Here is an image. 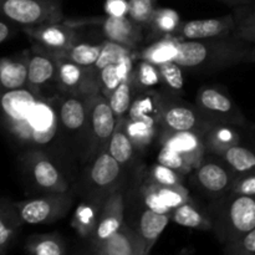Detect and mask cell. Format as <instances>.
<instances>
[{
    "label": "cell",
    "mask_w": 255,
    "mask_h": 255,
    "mask_svg": "<svg viewBox=\"0 0 255 255\" xmlns=\"http://www.w3.org/2000/svg\"><path fill=\"white\" fill-rule=\"evenodd\" d=\"M171 214L172 213H158V212H154L149 208H147L141 214L137 233H138L139 238L143 243L146 254L149 253L152 247L158 241L161 234L168 226V222L171 221Z\"/></svg>",
    "instance_id": "obj_20"
},
{
    "label": "cell",
    "mask_w": 255,
    "mask_h": 255,
    "mask_svg": "<svg viewBox=\"0 0 255 255\" xmlns=\"http://www.w3.org/2000/svg\"><path fill=\"white\" fill-rule=\"evenodd\" d=\"M57 75V57L52 52L37 47L29 52L27 64V89L40 95V89L46 86Z\"/></svg>",
    "instance_id": "obj_11"
},
{
    "label": "cell",
    "mask_w": 255,
    "mask_h": 255,
    "mask_svg": "<svg viewBox=\"0 0 255 255\" xmlns=\"http://www.w3.org/2000/svg\"><path fill=\"white\" fill-rule=\"evenodd\" d=\"M99 85L100 91L109 97L115 89L121 84L124 80L128 79L132 75V61L131 56H127L121 62L116 65H109L104 69L99 70Z\"/></svg>",
    "instance_id": "obj_24"
},
{
    "label": "cell",
    "mask_w": 255,
    "mask_h": 255,
    "mask_svg": "<svg viewBox=\"0 0 255 255\" xmlns=\"http://www.w3.org/2000/svg\"><path fill=\"white\" fill-rule=\"evenodd\" d=\"M121 164L105 149L100 152L90 167L89 177L99 188H107L116 183L121 176Z\"/></svg>",
    "instance_id": "obj_22"
},
{
    "label": "cell",
    "mask_w": 255,
    "mask_h": 255,
    "mask_svg": "<svg viewBox=\"0 0 255 255\" xmlns=\"http://www.w3.org/2000/svg\"><path fill=\"white\" fill-rule=\"evenodd\" d=\"M117 119L109 104L107 97L101 91L90 95L89 97V127L96 148L105 151L112 133L116 129Z\"/></svg>",
    "instance_id": "obj_7"
},
{
    "label": "cell",
    "mask_w": 255,
    "mask_h": 255,
    "mask_svg": "<svg viewBox=\"0 0 255 255\" xmlns=\"http://www.w3.org/2000/svg\"><path fill=\"white\" fill-rule=\"evenodd\" d=\"M132 82L131 77L124 80L116 89L112 91V94L107 97L109 104L116 116L117 121L127 117L129 109L132 105Z\"/></svg>",
    "instance_id": "obj_32"
},
{
    "label": "cell",
    "mask_w": 255,
    "mask_h": 255,
    "mask_svg": "<svg viewBox=\"0 0 255 255\" xmlns=\"http://www.w3.org/2000/svg\"><path fill=\"white\" fill-rule=\"evenodd\" d=\"M56 81L62 91L81 95H92L100 91L99 76L90 74L94 67H82L60 55H56Z\"/></svg>",
    "instance_id": "obj_8"
},
{
    "label": "cell",
    "mask_w": 255,
    "mask_h": 255,
    "mask_svg": "<svg viewBox=\"0 0 255 255\" xmlns=\"http://www.w3.org/2000/svg\"><path fill=\"white\" fill-rule=\"evenodd\" d=\"M226 163L234 171V173L246 174L255 171V152L247 147L232 144L222 151Z\"/></svg>",
    "instance_id": "obj_28"
},
{
    "label": "cell",
    "mask_w": 255,
    "mask_h": 255,
    "mask_svg": "<svg viewBox=\"0 0 255 255\" xmlns=\"http://www.w3.org/2000/svg\"><path fill=\"white\" fill-rule=\"evenodd\" d=\"M236 22L233 15L213 19L191 20L179 24L172 36L179 40H206L213 37H226L234 34Z\"/></svg>",
    "instance_id": "obj_10"
},
{
    "label": "cell",
    "mask_w": 255,
    "mask_h": 255,
    "mask_svg": "<svg viewBox=\"0 0 255 255\" xmlns=\"http://www.w3.org/2000/svg\"><path fill=\"white\" fill-rule=\"evenodd\" d=\"M125 128L131 137L134 147H146L154 136L153 119H124Z\"/></svg>",
    "instance_id": "obj_33"
},
{
    "label": "cell",
    "mask_w": 255,
    "mask_h": 255,
    "mask_svg": "<svg viewBox=\"0 0 255 255\" xmlns=\"http://www.w3.org/2000/svg\"><path fill=\"white\" fill-rule=\"evenodd\" d=\"M29 52L20 56L0 59V91L24 89L27 86Z\"/></svg>",
    "instance_id": "obj_18"
},
{
    "label": "cell",
    "mask_w": 255,
    "mask_h": 255,
    "mask_svg": "<svg viewBox=\"0 0 255 255\" xmlns=\"http://www.w3.org/2000/svg\"><path fill=\"white\" fill-rule=\"evenodd\" d=\"M25 251L32 255H64L66 247L57 234H36L27 239Z\"/></svg>",
    "instance_id": "obj_27"
},
{
    "label": "cell",
    "mask_w": 255,
    "mask_h": 255,
    "mask_svg": "<svg viewBox=\"0 0 255 255\" xmlns=\"http://www.w3.org/2000/svg\"><path fill=\"white\" fill-rule=\"evenodd\" d=\"M142 25L137 24L127 15L124 16H112L109 15L104 20L102 29L107 40L121 44L124 46L134 47L142 40Z\"/></svg>",
    "instance_id": "obj_17"
},
{
    "label": "cell",
    "mask_w": 255,
    "mask_h": 255,
    "mask_svg": "<svg viewBox=\"0 0 255 255\" xmlns=\"http://www.w3.org/2000/svg\"><path fill=\"white\" fill-rule=\"evenodd\" d=\"M154 2L156 0H127V16L142 26L151 25L156 12Z\"/></svg>",
    "instance_id": "obj_35"
},
{
    "label": "cell",
    "mask_w": 255,
    "mask_h": 255,
    "mask_svg": "<svg viewBox=\"0 0 255 255\" xmlns=\"http://www.w3.org/2000/svg\"><path fill=\"white\" fill-rule=\"evenodd\" d=\"M127 56H129L128 47L111 41V40H107L106 42L102 44L101 54H100L99 60L95 65V69L99 71V70L104 69L105 66H109V65H116L124 59H126Z\"/></svg>",
    "instance_id": "obj_34"
},
{
    "label": "cell",
    "mask_w": 255,
    "mask_h": 255,
    "mask_svg": "<svg viewBox=\"0 0 255 255\" xmlns=\"http://www.w3.org/2000/svg\"><path fill=\"white\" fill-rule=\"evenodd\" d=\"M236 178L231 167L227 168L216 162H204L196 173L199 187L211 194H224L231 191Z\"/></svg>",
    "instance_id": "obj_16"
},
{
    "label": "cell",
    "mask_w": 255,
    "mask_h": 255,
    "mask_svg": "<svg viewBox=\"0 0 255 255\" xmlns=\"http://www.w3.org/2000/svg\"><path fill=\"white\" fill-rule=\"evenodd\" d=\"M0 15L22 29L64 20L59 0H0Z\"/></svg>",
    "instance_id": "obj_3"
},
{
    "label": "cell",
    "mask_w": 255,
    "mask_h": 255,
    "mask_svg": "<svg viewBox=\"0 0 255 255\" xmlns=\"http://www.w3.org/2000/svg\"><path fill=\"white\" fill-rule=\"evenodd\" d=\"M95 252L101 255H146L137 231L122 227L101 242H95Z\"/></svg>",
    "instance_id": "obj_13"
},
{
    "label": "cell",
    "mask_w": 255,
    "mask_h": 255,
    "mask_svg": "<svg viewBox=\"0 0 255 255\" xmlns=\"http://www.w3.org/2000/svg\"><path fill=\"white\" fill-rule=\"evenodd\" d=\"M25 176L36 188L47 193H64L69 186L61 172L39 149H27L21 157Z\"/></svg>",
    "instance_id": "obj_6"
},
{
    "label": "cell",
    "mask_w": 255,
    "mask_h": 255,
    "mask_svg": "<svg viewBox=\"0 0 255 255\" xmlns=\"http://www.w3.org/2000/svg\"><path fill=\"white\" fill-rule=\"evenodd\" d=\"M125 202L121 192L116 191L110 196L100 212L94 229V241L101 242L109 238L124 227Z\"/></svg>",
    "instance_id": "obj_15"
},
{
    "label": "cell",
    "mask_w": 255,
    "mask_h": 255,
    "mask_svg": "<svg viewBox=\"0 0 255 255\" xmlns=\"http://www.w3.org/2000/svg\"><path fill=\"white\" fill-rule=\"evenodd\" d=\"M22 222L15 204L6 198H0V255L14 246Z\"/></svg>",
    "instance_id": "obj_21"
},
{
    "label": "cell",
    "mask_w": 255,
    "mask_h": 255,
    "mask_svg": "<svg viewBox=\"0 0 255 255\" xmlns=\"http://www.w3.org/2000/svg\"><path fill=\"white\" fill-rule=\"evenodd\" d=\"M152 110H153V101L151 97H139L132 102L131 109L127 114V119H152Z\"/></svg>",
    "instance_id": "obj_43"
},
{
    "label": "cell",
    "mask_w": 255,
    "mask_h": 255,
    "mask_svg": "<svg viewBox=\"0 0 255 255\" xmlns=\"http://www.w3.org/2000/svg\"><path fill=\"white\" fill-rule=\"evenodd\" d=\"M197 105L206 114L221 117L226 121L239 122L243 116L229 96L214 87H202L197 94Z\"/></svg>",
    "instance_id": "obj_14"
},
{
    "label": "cell",
    "mask_w": 255,
    "mask_h": 255,
    "mask_svg": "<svg viewBox=\"0 0 255 255\" xmlns=\"http://www.w3.org/2000/svg\"><path fill=\"white\" fill-rule=\"evenodd\" d=\"M54 107L27 87L0 91V131L26 149L49 144L59 129Z\"/></svg>",
    "instance_id": "obj_1"
},
{
    "label": "cell",
    "mask_w": 255,
    "mask_h": 255,
    "mask_svg": "<svg viewBox=\"0 0 255 255\" xmlns=\"http://www.w3.org/2000/svg\"><path fill=\"white\" fill-rule=\"evenodd\" d=\"M15 208L24 224H46L61 219L72 206V197L64 193H47L39 198L15 202Z\"/></svg>",
    "instance_id": "obj_4"
},
{
    "label": "cell",
    "mask_w": 255,
    "mask_h": 255,
    "mask_svg": "<svg viewBox=\"0 0 255 255\" xmlns=\"http://www.w3.org/2000/svg\"><path fill=\"white\" fill-rule=\"evenodd\" d=\"M152 178L154 183L161 186H178L182 184L181 173L169 167L158 163L152 168Z\"/></svg>",
    "instance_id": "obj_42"
},
{
    "label": "cell",
    "mask_w": 255,
    "mask_h": 255,
    "mask_svg": "<svg viewBox=\"0 0 255 255\" xmlns=\"http://www.w3.org/2000/svg\"><path fill=\"white\" fill-rule=\"evenodd\" d=\"M151 25H154V26L158 30H161V31L173 34L177 30V27L179 26L178 14L174 12L173 10L168 9L156 10Z\"/></svg>",
    "instance_id": "obj_41"
},
{
    "label": "cell",
    "mask_w": 255,
    "mask_h": 255,
    "mask_svg": "<svg viewBox=\"0 0 255 255\" xmlns=\"http://www.w3.org/2000/svg\"><path fill=\"white\" fill-rule=\"evenodd\" d=\"M127 9L128 5L125 0H107L106 2V11L112 16H124L127 15Z\"/></svg>",
    "instance_id": "obj_46"
},
{
    "label": "cell",
    "mask_w": 255,
    "mask_h": 255,
    "mask_svg": "<svg viewBox=\"0 0 255 255\" xmlns=\"http://www.w3.org/2000/svg\"><path fill=\"white\" fill-rule=\"evenodd\" d=\"M106 151L119 162L121 166L129 163L133 158L134 144L132 142L131 137L127 133L125 128L124 119L117 122L116 129L112 133L109 143H107Z\"/></svg>",
    "instance_id": "obj_25"
},
{
    "label": "cell",
    "mask_w": 255,
    "mask_h": 255,
    "mask_svg": "<svg viewBox=\"0 0 255 255\" xmlns=\"http://www.w3.org/2000/svg\"><path fill=\"white\" fill-rule=\"evenodd\" d=\"M238 136L232 129L226 128V127L216 129L212 134V144H214L216 147L219 146L221 151L232 146V144L238 143Z\"/></svg>",
    "instance_id": "obj_44"
},
{
    "label": "cell",
    "mask_w": 255,
    "mask_h": 255,
    "mask_svg": "<svg viewBox=\"0 0 255 255\" xmlns=\"http://www.w3.org/2000/svg\"><path fill=\"white\" fill-rule=\"evenodd\" d=\"M16 27V24H14L12 21L7 20L6 17L0 15V44L6 41L7 39H10V37L15 34Z\"/></svg>",
    "instance_id": "obj_47"
},
{
    "label": "cell",
    "mask_w": 255,
    "mask_h": 255,
    "mask_svg": "<svg viewBox=\"0 0 255 255\" xmlns=\"http://www.w3.org/2000/svg\"><path fill=\"white\" fill-rule=\"evenodd\" d=\"M24 32L35 42V46L41 47L52 54H60L76 42V32L71 26L61 22L44 24L39 26L24 27Z\"/></svg>",
    "instance_id": "obj_9"
},
{
    "label": "cell",
    "mask_w": 255,
    "mask_h": 255,
    "mask_svg": "<svg viewBox=\"0 0 255 255\" xmlns=\"http://www.w3.org/2000/svg\"><path fill=\"white\" fill-rule=\"evenodd\" d=\"M178 56V40L163 39L154 42L153 45L143 50L141 59L153 65L163 64L167 61H174Z\"/></svg>",
    "instance_id": "obj_31"
},
{
    "label": "cell",
    "mask_w": 255,
    "mask_h": 255,
    "mask_svg": "<svg viewBox=\"0 0 255 255\" xmlns=\"http://www.w3.org/2000/svg\"><path fill=\"white\" fill-rule=\"evenodd\" d=\"M157 159H158V163L169 167V168L174 169L179 173H186L192 168L191 162L188 161V158L184 154L176 151L172 147L167 146V144L162 146Z\"/></svg>",
    "instance_id": "obj_37"
},
{
    "label": "cell",
    "mask_w": 255,
    "mask_h": 255,
    "mask_svg": "<svg viewBox=\"0 0 255 255\" xmlns=\"http://www.w3.org/2000/svg\"><path fill=\"white\" fill-rule=\"evenodd\" d=\"M255 228V196L232 193L224 206L221 234L227 243Z\"/></svg>",
    "instance_id": "obj_5"
},
{
    "label": "cell",
    "mask_w": 255,
    "mask_h": 255,
    "mask_svg": "<svg viewBox=\"0 0 255 255\" xmlns=\"http://www.w3.org/2000/svg\"><path fill=\"white\" fill-rule=\"evenodd\" d=\"M158 67L161 79L164 84L172 90L181 91L184 86L183 74H182V66H179L176 61H167L163 64L157 65Z\"/></svg>",
    "instance_id": "obj_39"
},
{
    "label": "cell",
    "mask_w": 255,
    "mask_h": 255,
    "mask_svg": "<svg viewBox=\"0 0 255 255\" xmlns=\"http://www.w3.org/2000/svg\"><path fill=\"white\" fill-rule=\"evenodd\" d=\"M101 49L102 44L94 45L86 42H75L71 47L56 55H60L82 67H95L101 54Z\"/></svg>",
    "instance_id": "obj_29"
},
{
    "label": "cell",
    "mask_w": 255,
    "mask_h": 255,
    "mask_svg": "<svg viewBox=\"0 0 255 255\" xmlns=\"http://www.w3.org/2000/svg\"><path fill=\"white\" fill-rule=\"evenodd\" d=\"M144 203H146L147 208L152 209L154 212H158V213H172L171 209L163 203V201L158 196L153 186H149L146 193H144Z\"/></svg>",
    "instance_id": "obj_45"
},
{
    "label": "cell",
    "mask_w": 255,
    "mask_h": 255,
    "mask_svg": "<svg viewBox=\"0 0 255 255\" xmlns=\"http://www.w3.org/2000/svg\"><path fill=\"white\" fill-rule=\"evenodd\" d=\"M174 61L182 69L211 72L255 62V45L231 35L206 40H178Z\"/></svg>",
    "instance_id": "obj_2"
},
{
    "label": "cell",
    "mask_w": 255,
    "mask_h": 255,
    "mask_svg": "<svg viewBox=\"0 0 255 255\" xmlns=\"http://www.w3.org/2000/svg\"><path fill=\"white\" fill-rule=\"evenodd\" d=\"M226 246V253L228 254L255 255V228Z\"/></svg>",
    "instance_id": "obj_40"
},
{
    "label": "cell",
    "mask_w": 255,
    "mask_h": 255,
    "mask_svg": "<svg viewBox=\"0 0 255 255\" xmlns=\"http://www.w3.org/2000/svg\"><path fill=\"white\" fill-rule=\"evenodd\" d=\"M89 97L81 94L64 97L57 110L60 126L70 132H80L89 126Z\"/></svg>",
    "instance_id": "obj_12"
},
{
    "label": "cell",
    "mask_w": 255,
    "mask_h": 255,
    "mask_svg": "<svg viewBox=\"0 0 255 255\" xmlns=\"http://www.w3.org/2000/svg\"><path fill=\"white\" fill-rule=\"evenodd\" d=\"M152 186L154 187V189L162 198L163 203L171 211H173L174 208L179 207L181 204L188 202L189 199L188 191L182 184H178V186H161V184L153 183Z\"/></svg>",
    "instance_id": "obj_36"
},
{
    "label": "cell",
    "mask_w": 255,
    "mask_h": 255,
    "mask_svg": "<svg viewBox=\"0 0 255 255\" xmlns=\"http://www.w3.org/2000/svg\"><path fill=\"white\" fill-rule=\"evenodd\" d=\"M163 139V144L172 147L188 158L192 167L201 163L204 152V144L198 132L194 131H171L168 129Z\"/></svg>",
    "instance_id": "obj_19"
},
{
    "label": "cell",
    "mask_w": 255,
    "mask_h": 255,
    "mask_svg": "<svg viewBox=\"0 0 255 255\" xmlns=\"http://www.w3.org/2000/svg\"><path fill=\"white\" fill-rule=\"evenodd\" d=\"M234 36L255 45V1L234 6Z\"/></svg>",
    "instance_id": "obj_26"
},
{
    "label": "cell",
    "mask_w": 255,
    "mask_h": 255,
    "mask_svg": "<svg viewBox=\"0 0 255 255\" xmlns=\"http://www.w3.org/2000/svg\"><path fill=\"white\" fill-rule=\"evenodd\" d=\"M132 82L141 87H152L156 86L159 82L161 75H159L158 67L157 65L151 64V62L142 60L134 71H132L131 75Z\"/></svg>",
    "instance_id": "obj_38"
},
{
    "label": "cell",
    "mask_w": 255,
    "mask_h": 255,
    "mask_svg": "<svg viewBox=\"0 0 255 255\" xmlns=\"http://www.w3.org/2000/svg\"><path fill=\"white\" fill-rule=\"evenodd\" d=\"M219 1H223L226 4L232 5V6H239V5L249 4V2H253L255 0H219Z\"/></svg>",
    "instance_id": "obj_49"
},
{
    "label": "cell",
    "mask_w": 255,
    "mask_h": 255,
    "mask_svg": "<svg viewBox=\"0 0 255 255\" xmlns=\"http://www.w3.org/2000/svg\"><path fill=\"white\" fill-rule=\"evenodd\" d=\"M162 124L167 129L171 131H194L197 132L201 127L199 117L192 109L186 106L167 107L162 112Z\"/></svg>",
    "instance_id": "obj_23"
},
{
    "label": "cell",
    "mask_w": 255,
    "mask_h": 255,
    "mask_svg": "<svg viewBox=\"0 0 255 255\" xmlns=\"http://www.w3.org/2000/svg\"><path fill=\"white\" fill-rule=\"evenodd\" d=\"M77 219H79V224H81L82 227L92 226L91 221L94 219V216H92L90 207L89 208L81 207V209L77 211Z\"/></svg>",
    "instance_id": "obj_48"
},
{
    "label": "cell",
    "mask_w": 255,
    "mask_h": 255,
    "mask_svg": "<svg viewBox=\"0 0 255 255\" xmlns=\"http://www.w3.org/2000/svg\"><path fill=\"white\" fill-rule=\"evenodd\" d=\"M171 219L181 227L192 229H209L212 223L189 202L181 204L172 211Z\"/></svg>",
    "instance_id": "obj_30"
}]
</instances>
